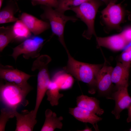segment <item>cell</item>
Instances as JSON below:
<instances>
[{"label":"cell","instance_id":"6da1fadb","mask_svg":"<svg viewBox=\"0 0 131 131\" xmlns=\"http://www.w3.org/2000/svg\"><path fill=\"white\" fill-rule=\"evenodd\" d=\"M68 56L67 64L64 68L65 71L79 81L87 84L89 87V92L91 94L96 91V76L103 64H92L78 61L66 51Z\"/></svg>","mask_w":131,"mask_h":131},{"label":"cell","instance_id":"7a4b0ae2","mask_svg":"<svg viewBox=\"0 0 131 131\" xmlns=\"http://www.w3.org/2000/svg\"><path fill=\"white\" fill-rule=\"evenodd\" d=\"M103 3L99 0H90L71 9L75 12L76 16L87 25V29L82 35L87 39H90L93 35L96 37L97 36L95 29V20L98 9Z\"/></svg>","mask_w":131,"mask_h":131},{"label":"cell","instance_id":"3957f363","mask_svg":"<svg viewBox=\"0 0 131 131\" xmlns=\"http://www.w3.org/2000/svg\"><path fill=\"white\" fill-rule=\"evenodd\" d=\"M100 13V23L105 32L122 31L121 25L124 22L126 12L121 3H110Z\"/></svg>","mask_w":131,"mask_h":131},{"label":"cell","instance_id":"277c9868","mask_svg":"<svg viewBox=\"0 0 131 131\" xmlns=\"http://www.w3.org/2000/svg\"><path fill=\"white\" fill-rule=\"evenodd\" d=\"M0 99L6 107L13 110L28 104L26 99L28 94L16 84L5 81L0 87Z\"/></svg>","mask_w":131,"mask_h":131},{"label":"cell","instance_id":"5b68a950","mask_svg":"<svg viewBox=\"0 0 131 131\" xmlns=\"http://www.w3.org/2000/svg\"><path fill=\"white\" fill-rule=\"evenodd\" d=\"M41 7L44 12L41 15V17L49 21L53 33L58 37L59 40L66 50H68L64 38L65 26L68 21L75 22L77 20V18L73 16H65L64 13L53 9L51 7L43 5Z\"/></svg>","mask_w":131,"mask_h":131},{"label":"cell","instance_id":"8992f818","mask_svg":"<svg viewBox=\"0 0 131 131\" xmlns=\"http://www.w3.org/2000/svg\"><path fill=\"white\" fill-rule=\"evenodd\" d=\"M48 64L46 62L41 61L37 63L34 68L35 70H37L38 72L36 104L33 110L36 116L51 81L48 69Z\"/></svg>","mask_w":131,"mask_h":131},{"label":"cell","instance_id":"52a82bcc","mask_svg":"<svg viewBox=\"0 0 131 131\" xmlns=\"http://www.w3.org/2000/svg\"><path fill=\"white\" fill-rule=\"evenodd\" d=\"M35 36L25 39L13 48V52L11 56L16 61L18 56L21 54L27 59L30 57L37 58L39 56V52L44 40L42 38Z\"/></svg>","mask_w":131,"mask_h":131},{"label":"cell","instance_id":"ba28073f","mask_svg":"<svg viewBox=\"0 0 131 131\" xmlns=\"http://www.w3.org/2000/svg\"><path fill=\"white\" fill-rule=\"evenodd\" d=\"M0 69V78L6 82L14 83L27 94L32 88L28 83V80L33 76L9 66H2Z\"/></svg>","mask_w":131,"mask_h":131},{"label":"cell","instance_id":"9c48e42d","mask_svg":"<svg viewBox=\"0 0 131 131\" xmlns=\"http://www.w3.org/2000/svg\"><path fill=\"white\" fill-rule=\"evenodd\" d=\"M113 68L105 61L96 78V89L98 93L108 99H110L113 90L111 78Z\"/></svg>","mask_w":131,"mask_h":131},{"label":"cell","instance_id":"30bf717a","mask_svg":"<svg viewBox=\"0 0 131 131\" xmlns=\"http://www.w3.org/2000/svg\"><path fill=\"white\" fill-rule=\"evenodd\" d=\"M128 85L115 87L111 95L110 99L115 101V106L111 112L116 119L120 117V113L124 109L128 108L131 104V97L128 92Z\"/></svg>","mask_w":131,"mask_h":131},{"label":"cell","instance_id":"8fae6325","mask_svg":"<svg viewBox=\"0 0 131 131\" xmlns=\"http://www.w3.org/2000/svg\"><path fill=\"white\" fill-rule=\"evenodd\" d=\"M16 119V131H32L37 123L36 116L33 110L29 111L26 110L22 111L21 113L17 110H14Z\"/></svg>","mask_w":131,"mask_h":131},{"label":"cell","instance_id":"7c38bea8","mask_svg":"<svg viewBox=\"0 0 131 131\" xmlns=\"http://www.w3.org/2000/svg\"><path fill=\"white\" fill-rule=\"evenodd\" d=\"M96 38L98 48L103 47L113 51L121 50L129 44L121 33L110 36Z\"/></svg>","mask_w":131,"mask_h":131},{"label":"cell","instance_id":"4fadbf2b","mask_svg":"<svg viewBox=\"0 0 131 131\" xmlns=\"http://www.w3.org/2000/svg\"><path fill=\"white\" fill-rule=\"evenodd\" d=\"M20 19L35 35L40 34L50 27L48 22L39 19L27 13H23Z\"/></svg>","mask_w":131,"mask_h":131},{"label":"cell","instance_id":"5bb4252c","mask_svg":"<svg viewBox=\"0 0 131 131\" xmlns=\"http://www.w3.org/2000/svg\"><path fill=\"white\" fill-rule=\"evenodd\" d=\"M69 113L78 121L84 123L92 124L96 131H98L97 123L102 118L86 109L76 106L69 108Z\"/></svg>","mask_w":131,"mask_h":131},{"label":"cell","instance_id":"9a60e30c","mask_svg":"<svg viewBox=\"0 0 131 131\" xmlns=\"http://www.w3.org/2000/svg\"><path fill=\"white\" fill-rule=\"evenodd\" d=\"M130 67L121 62L117 63L111 75L112 82L115 84V87L128 85Z\"/></svg>","mask_w":131,"mask_h":131},{"label":"cell","instance_id":"2e32d148","mask_svg":"<svg viewBox=\"0 0 131 131\" xmlns=\"http://www.w3.org/2000/svg\"><path fill=\"white\" fill-rule=\"evenodd\" d=\"M77 106L90 111L100 116L104 113V110L100 108L99 101L96 98L82 95L76 98Z\"/></svg>","mask_w":131,"mask_h":131},{"label":"cell","instance_id":"e0dca14e","mask_svg":"<svg viewBox=\"0 0 131 131\" xmlns=\"http://www.w3.org/2000/svg\"><path fill=\"white\" fill-rule=\"evenodd\" d=\"M45 119L41 131H53L56 129H62L63 124L61 121L63 119L62 116L58 117L56 113L49 109L45 112Z\"/></svg>","mask_w":131,"mask_h":131},{"label":"cell","instance_id":"ac0fdd59","mask_svg":"<svg viewBox=\"0 0 131 131\" xmlns=\"http://www.w3.org/2000/svg\"><path fill=\"white\" fill-rule=\"evenodd\" d=\"M18 9L16 2L12 1L9 2L0 12V24L15 22L19 19L14 16Z\"/></svg>","mask_w":131,"mask_h":131},{"label":"cell","instance_id":"d6986e66","mask_svg":"<svg viewBox=\"0 0 131 131\" xmlns=\"http://www.w3.org/2000/svg\"><path fill=\"white\" fill-rule=\"evenodd\" d=\"M51 80L56 83L60 90L69 89L72 86L74 82L71 75L63 71L56 73Z\"/></svg>","mask_w":131,"mask_h":131},{"label":"cell","instance_id":"ffe728a7","mask_svg":"<svg viewBox=\"0 0 131 131\" xmlns=\"http://www.w3.org/2000/svg\"><path fill=\"white\" fill-rule=\"evenodd\" d=\"M15 39L18 41L25 40L30 37L31 32L20 20L15 22L13 25Z\"/></svg>","mask_w":131,"mask_h":131},{"label":"cell","instance_id":"44dd1931","mask_svg":"<svg viewBox=\"0 0 131 131\" xmlns=\"http://www.w3.org/2000/svg\"><path fill=\"white\" fill-rule=\"evenodd\" d=\"M15 39L13 25L0 27V51L1 52L11 42Z\"/></svg>","mask_w":131,"mask_h":131},{"label":"cell","instance_id":"7402d4cb","mask_svg":"<svg viewBox=\"0 0 131 131\" xmlns=\"http://www.w3.org/2000/svg\"><path fill=\"white\" fill-rule=\"evenodd\" d=\"M60 90L56 83L51 80L46 94L47 99L52 106L57 105L59 99L64 96L59 93Z\"/></svg>","mask_w":131,"mask_h":131},{"label":"cell","instance_id":"603a6c76","mask_svg":"<svg viewBox=\"0 0 131 131\" xmlns=\"http://www.w3.org/2000/svg\"><path fill=\"white\" fill-rule=\"evenodd\" d=\"M90 0H58V5L55 9L64 13L66 11L71 10L82 3Z\"/></svg>","mask_w":131,"mask_h":131},{"label":"cell","instance_id":"cb8c5ba5","mask_svg":"<svg viewBox=\"0 0 131 131\" xmlns=\"http://www.w3.org/2000/svg\"><path fill=\"white\" fill-rule=\"evenodd\" d=\"M14 117V110L6 107L2 109L0 115V131H5L8 121Z\"/></svg>","mask_w":131,"mask_h":131},{"label":"cell","instance_id":"d4e9b609","mask_svg":"<svg viewBox=\"0 0 131 131\" xmlns=\"http://www.w3.org/2000/svg\"><path fill=\"white\" fill-rule=\"evenodd\" d=\"M121 62L126 66H131V45L122 53L120 56Z\"/></svg>","mask_w":131,"mask_h":131},{"label":"cell","instance_id":"484cf974","mask_svg":"<svg viewBox=\"0 0 131 131\" xmlns=\"http://www.w3.org/2000/svg\"><path fill=\"white\" fill-rule=\"evenodd\" d=\"M32 3L33 5H41L54 8L56 9L58 5V0H38L32 1Z\"/></svg>","mask_w":131,"mask_h":131},{"label":"cell","instance_id":"4316f807","mask_svg":"<svg viewBox=\"0 0 131 131\" xmlns=\"http://www.w3.org/2000/svg\"><path fill=\"white\" fill-rule=\"evenodd\" d=\"M120 33L129 43L131 42V26L126 27Z\"/></svg>","mask_w":131,"mask_h":131},{"label":"cell","instance_id":"83f0119b","mask_svg":"<svg viewBox=\"0 0 131 131\" xmlns=\"http://www.w3.org/2000/svg\"><path fill=\"white\" fill-rule=\"evenodd\" d=\"M128 117L127 119L128 123L131 122V104L128 108Z\"/></svg>","mask_w":131,"mask_h":131},{"label":"cell","instance_id":"f1b7e54d","mask_svg":"<svg viewBox=\"0 0 131 131\" xmlns=\"http://www.w3.org/2000/svg\"><path fill=\"white\" fill-rule=\"evenodd\" d=\"M106 4V5L110 3H115L117 0H99Z\"/></svg>","mask_w":131,"mask_h":131},{"label":"cell","instance_id":"f546056e","mask_svg":"<svg viewBox=\"0 0 131 131\" xmlns=\"http://www.w3.org/2000/svg\"><path fill=\"white\" fill-rule=\"evenodd\" d=\"M79 131H92L91 128H90L88 126H86L85 128L82 130H79Z\"/></svg>","mask_w":131,"mask_h":131},{"label":"cell","instance_id":"4dcf8cb0","mask_svg":"<svg viewBox=\"0 0 131 131\" xmlns=\"http://www.w3.org/2000/svg\"><path fill=\"white\" fill-rule=\"evenodd\" d=\"M3 0H0V8L1 9V8L2 7V4L3 2Z\"/></svg>","mask_w":131,"mask_h":131},{"label":"cell","instance_id":"1f68e13d","mask_svg":"<svg viewBox=\"0 0 131 131\" xmlns=\"http://www.w3.org/2000/svg\"><path fill=\"white\" fill-rule=\"evenodd\" d=\"M38 0H32V1H37Z\"/></svg>","mask_w":131,"mask_h":131},{"label":"cell","instance_id":"d6a6232c","mask_svg":"<svg viewBox=\"0 0 131 131\" xmlns=\"http://www.w3.org/2000/svg\"><path fill=\"white\" fill-rule=\"evenodd\" d=\"M130 131H131V129H130Z\"/></svg>","mask_w":131,"mask_h":131},{"label":"cell","instance_id":"836d02e7","mask_svg":"<svg viewBox=\"0 0 131 131\" xmlns=\"http://www.w3.org/2000/svg\"><path fill=\"white\" fill-rule=\"evenodd\" d=\"M130 18L131 19V17H130Z\"/></svg>","mask_w":131,"mask_h":131},{"label":"cell","instance_id":"e575fe53","mask_svg":"<svg viewBox=\"0 0 131 131\" xmlns=\"http://www.w3.org/2000/svg\"></svg>","mask_w":131,"mask_h":131}]
</instances>
